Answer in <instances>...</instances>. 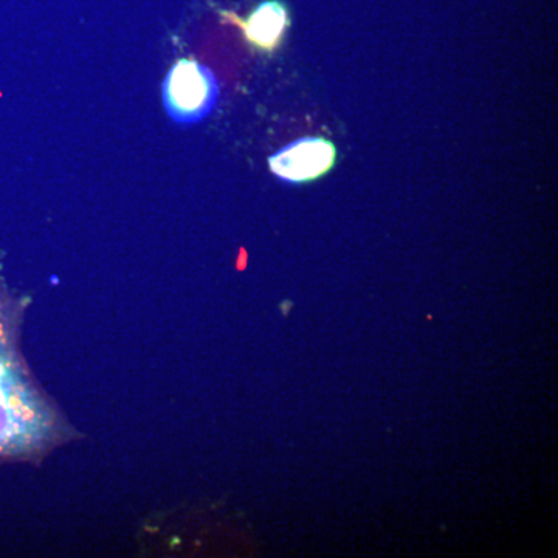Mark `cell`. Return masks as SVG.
<instances>
[{
  "label": "cell",
  "mask_w": 558,
  "mask_h": 558,
  "mask_svg": "<svg viewBox=\"0 0 558 558\" xmlns=\"http://www.w3.org/2000/svg\"><path fill=\"white\" fill-rule=\"evenodd\" d=\"M255 49L271 53L278 49L290 25L289 10L281 0H264L245 21L234 20Z\"/></svg>",
  "instance_id": "4"
},
{
  "label": "cell",
  "mask_w": 558,
  "mask_h": 558,
  "mask_svg": "<svg viewBox=\"0 0 558 558\" xmlns=\"http://www.w3.org/2000/svg\"><path fill=\"white\" fill-rule=\"evenodd\" d=\"M31 299L0 279V462L40 465L81 438L60 407L40 387L22 352V328Z\"/></svg>",
  "instance_id": "1"
},
{
  "label": "cell",
  "mask_w": 558,
  "mask_h": 558,
  "mask_svg": "<svg viewBox=\"0 0 558 558\" xmlns=\"http://www.w3.org/2000/svg\"><path fill=\"white\" fill-rule=\"evenodd\" d=\"M218 81L211 70L194 60H179L165 78V109L179 124L207 119L218 102Z\"/></svg>",
  "instance_id": "2"
},
{
  "label": "cell",
  "mask_w": 558,
  "mask_h": 558,
  "mask_svg": "<svg viewBox=\"0 0 558 558\" xmlns=\"http://www.w3.org/2000/svg\"><path fill=\"white\" fill-rule=\"evenodd\" d=\"M337 149L332 142L319 137L300 138L269 159L277 178L290 183L312 182L332 170Z\"/></svg>",
  "instance_id": "3"
}]
</instances>
